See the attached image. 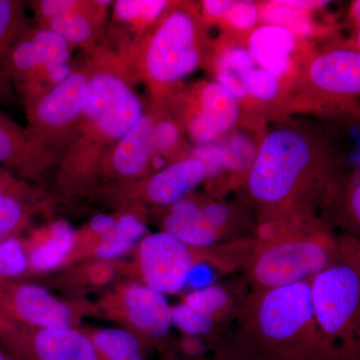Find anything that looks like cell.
Instances as JSON below:
<instances>
[{"label": "cell", "mask_w": 360, "mask_h": 360, "mask_svg": "<svg viewBox=\"0 0 360 360\" xmlns=\"http://www.w3.org/2000/svg\"><path fill=\"white\" fill-rule=\"evenodd\" d=\"M347 176L323 130L283 120L258 141L240 188L257 222L321 219L329 224Z\"/></svg>", "instance_id": "6da1fadb"}, {"label": "cell", "mask_w": 360, "mask_h": 360, "mask_svg": "<svg viewBox=\"0 0 360 360\" xmlns=\"http://www.w3.org/2000/svg\"><path fill=\"white\" fill-rule=\"evenodd\" d=\"M87 65L84 112L58 163L56 186L66 195L94 194L104 158L146 112L132 87L134 75L120 54L97 51Z\"/></svg>", "instance_id": "7a4b0ae2"}, {"label": "cell", "mask_w": 360, "mask_h": 360, "mask_svg": "<svg viewBox=\"0 0 360 360\" xmlns=\"http://www.w3.org/2000/svg\"><path fill=\"white\" fill-rule=\"evenodd\" d=\"M236 319L229 360H341L315 319L310 281L250 290Z\"/></svg>", "instance_id": "3957f363"}, {"label": "cell", "mask_w": 360, "mask_h": 360, "mask_svg": "<svg viewBox=\"0 0 360 360\" xmlns=\"http://www.w3.org/2000/svg\"><path fill=\"white\" fill-rule=\"evenodd\" d=\"M340 234L321 219L257 222L243 270L250 290L311 281L338 262Z\"/></svg>", "instance_id": "277c9868"}, {"label": "cell", "mask_w": 360, "mask_h": 360, "mask_svg": "<svg viewBox=\"0 0 360 360\" xmlns=\"http://www.w3.org/2000/svg\"><path fill=\"white\" fill-rule=\"evenodd\" d=\"M200 4L170 1L125 59L134 75L146 82L155 105H169L180 92L184 78L210 66L213 44Z\"/></svg>", "instance_id": "5b68a950"}, {"label": "cell", "mask_w": 360, "mask_h": 360, "mask_svg": "<svg viewBox=\"0 0 360 360\" xmlns=\"http://www.w3.org/2000/svg\"><path fill=\"white\" fill-rule=\"evenodd\" d=\"M360 122V51L347 39L312 52L288 92L283 108Z\"/></svg>", "instance_id": "8992f818"}, {"label": "cell", "mask_w": 360, "mask_h": 360, "mask_svg": "<svg viewBox=\"0 0 360 360\" xmlns=\"http://www.w3.org/2000/svg\"><path fill=\"white\" fill-rule=\"evenodd\" d=\"M335 264L310 281L315 319L341 360H360V243L340 234Z\"/></svg>", "instance_id": "52a82bcc"}, {"label": "cell", "mask_w": 360, "mask_h": 360, "mask_svg": "<svg viewBox=\"0 0 360 360\" xmlns=\"http://www.w3.org/2000/svg\"><path fill=\"white\" fill-rule=\"evenodd\" d=\"M250 210L245 202H229L193 193L155 213L161 231L194 248H210L252 238L257 221Z\"/></svg>", "instance_id": "ba28073f"}, {"label": "cell", "mask_w": 360, "mask_h": 360, "mask_svg": "<svg viewBox=\"0 0 360 360\" xmlns=\"http://www.w3.org/2000/svg\"><path fill=\"white\" fill-rule=\"evenodd\" d=\"M132 252L122 274L165 295L184 291L196 264L207 262L219 274L224 266L221 246L194 248L165 231L149 232Z\"/></svg>", "instance_id": "9c48e42d"}, {"label": "cell", "mask_w": 360, "mask_h": 360, "mask_svg": "<svg viewBox=\"0 0 360 360\" xmlns=\"http://www.w3.org/2000/svg\"><path fill=\"white\" fill-rule=\"evenodd\" d=\"M205 181V165L188 155L143 179L129 184H105L96 193L117 212L143 215L175 205Z\"/></svg>", "instance_id": "30bf717a"}, {"label": "cell", "mask_w": 360, "mask_h": 360, "mask_svg": "<svg viewBox=\"0 0 360 360\" xmlns=\"http://www.w3.org/2000/svg\"><path fill=\"white\" fill-rule=\"evenodd\" d=\"M89 68H77L65 82L25 103L32 141L58 160L77 127L89 87ZM60 156V155H59Z\"/></svg>", "instance_id": "8fae6325"}, {"label": "cell", "mask_w": 360, "mask_h": 360, "mask_svg": "<svg viewBox=\"0 0 360 360\" xmlns=\"http://www.w3.org/2000/svg\"><path fill=\"white\" fill-rule=\"evenodd\" d=\"M96 304L98 316L115 322L153 347H165L172 328L167 295L129 279L113 284Z\"/></svg>", "instance_id": "7c38bea8"}, {"label": "cell", "mask_w": 360, "mask_h": 360, "mask_svg": "<svg viewBox=\"0 0 360 360\" xmlns=\"http://www.w3.org/2000/svg\"><path fill=\"white\" fill-rule=\"evenodd\" d=\"M98 316L89 300H60L39 284L27 281L0 285V319L37 328H82L85 316Z\"/></svg>", "instance_id": "4fadbf2b"}, {"label": "cell", "mask_w": 360, "mask_h": 360, "mask_svg": "<svg viewBox=\"0 0 360 360\" xmlns=\"http://www.w3.org/2000/svg\"><path fill=\"white\" fill-rule=\"evenodd\" d=\"M172 106L196 146L224 139L243 115L240 103L217 82H200L188 91H180Z\"/></svg>", "instance_id": "5bb4252c"}, {"label": "cell", "mask_w": 360, "mask_h": 360, "mask_svg": "<svg viewBox=\"0 0 360 360\" xmlns=\"http://www.w3.org/2000/svg\"><path fill=\"white\" fill-rule=\"evenodd\" d=\"M0 345L11 360H97L84 326L28 328L0 319Z\"/></svg>", "instance_id": "9a60e30c"}, {"label": "cell", "mask_w": 360, "mask_h": 360, "mask_svg": "<svg viewBox=\"0 0 360 360\" xmlns=\"http://www.w3.org/2000/svg\"><path fill=\"white\" fill-rule=\"evenodd\" d=\"M246 44L257 65L283 80L288 90L314 51L305 39L274 25L257 26L246 35Z\"/></svg>", "instance_id": "2e32d148"}, {"label": "cell", "mask_w": 360, "mask_h": 360, "mask_svg": "<svg viewBox=\"0 0 360 360\" xmlns=\"http://www.w3.org/2000/svg\"><path fill=\"white\" fill-rule=\"evenodd\" d=\"M155 118L156 110L153 106L146 111L134 129L108 151L101 163L98 187L105 184H129L153 174L151 134Z\"/></svg>", "instance_id": "e0dca14e"}, {"label": "cell", "mask_w": 360, "mask_h": 360, "mask_svg": "<svg viewBox=\"0 0 360 360\" xmlns=\"http://www.w3.org/2000/svg\"><path fill=\"white\" fill-rule=\"evenodd\" d=\"M58 160L32 141L27 130L0 110V167L37 184Z\"/></svg>", "instance_id": "ac0fdd59"}, {"label": "cell", "mask_w": 360, "mask_h": 360, "mask_svg": "<svg viewBox=\"0 0 360 360\" xmlns=\"http://www.w3.org/2000/svg\"><path fill=\"white\" fill-rule=\"evenodd\" d=\"M75 238V229L65 220H56L30 231L25 238L30 276H45L65 269Z\"/></svg>", "instance_id": "d6986e66"}, {"label": "cell", "mask_w": 360, "mask_h": 360, "mask_svg": "<svg viewBox=\"0 0 360 360\" xmlns=\"http://www.w3.org/2000/svg\"><path fill=\"white\" fill-rule=\"evenodd\" d=\"M246 35L229 33L220 41L213 44L212 60L208 68L212 70L217 84L241 103L248 96L246 82L251 71L257 68L246 44Z\"/></svg>", "instance_id": "ffe728a7"}, {"label": "cell", "mask_w": 360, "mask_h": 360, "mask_svg": "<svg viewBox=\"0 0 360 360\" xmlns=\"http://www.w3.org/2000/svg\"><path fill=\"white\" fill-rule=\"evenodd\" d=\"M111 4L78 0L75 8L41 26L63 35L71 46H89L98 37Z\"/></svg>", "instance_id": "44dd1931"}, {"label": "cell", "mask_w": 360, "mask_h": 360, "mask_svg": "<svg viewBox=\"0 0 360 360\" xmlns=\"http://www.w3.org/2000/svg\"><path fill=\"white\" fill-rule=\"evenodd\" d=\"M328 4V1L319 0H274L262 2L258 4L259 21H262V25L283 26L302 39L314 37L317 33L329 34L333 27L317 25L312 18L314 11L323 8Z\"/></svg>", "instance_id": "7402d4cb"}, {"label": "cell", "mask_w": 360, "mask_h": 360, "mask_svg": "<svg viewBox=\"0 0 360 360\" xmlns=\"http://www.w3.org/2000/svg\"><path fill=\"white\" fill-rule=\"evenodd\" d=\"M155 106L156 118L151 134V170L160 172L175 161L187 158L184 124L172 106Z\"/></svg>", "instance_id": "603a6c76"}, {"label": "cell", "mask_w": 360, "mask_h": 360, "mask_svg": "<svg viewBox=\"0 0 360 360\" xmlns=\"http://www.w3.org/2000/svg\"><path fill=\"white\" fill-rule=\"evenodd\" d=\"M49 205L44 189L27 186L0 198V243L20 236L33 217Z\"/></svg>", "instance_id": "cb8c5ba5"}, {"label": "cell", "mask_w": 360, "mask_h": 360, "mask_svg": "<svg viewBox=\"0 0 360 360\" xmlns=\"http://www.w3.org/2000/svg\"><path fill=\"white\" fill-rule=\"evenodd\" d=\"M120 274V260L89 259L56 272L49 283L65 291L97 290L117 283Z\"/></svg>", "instance_id": "d4e9b609"}, {"label": "cell", "mask_w": 360, "mask_h": 360, "mask_svg": "<svg viewBox=\"0 0 360 360\" xmlns=\"http://www.w3.org/2000/svg\"><path fill=\"white\" fill-rule=\"evenodd\" d=\"M84 329L96 348L97 360H148V350L153 348L124 328Z\"/></svg>", "instance_id": "484cf974"}, {"label": "cell", "mask_w": 360, "mask_h": 360, "mask_svg": "<svg viewBox=\"0 0 360 360\" xmlns=\"http://www.w3.org/2000/svg\"><path fill=\"white\" fill-rule=\"evenodd\" d=\"M148 233L143 215L117 212L115 227L97 246L91 259L120 260L132 252Z\"/></svg>", "instance_id": "4316f807"}, {"label": "cell", "mask_w": 360, "mask_h": 360, "mask_svg": "<svg viewBox=\"0 0 360 360\" xmlns=\"http://www.w3.org/2000/svg\"><path fill=\"white\" fill-rule=\"evenodd\" d=\"M206 26L219 25L229 33L250 32L259 21V7L255 1H227L205 0L200 4Z\"/></svg>", "instance_id": "83f0119b"}, {"label": "cell", "mask_w": 360, "mask_h": 360, "mask_svg": "<svg viewBox=\"0 0 360 360\" xmlns=\"http://www.w3.org/2000/svg\"><path fill=\"white\" fill-rule=\"evenodd\" d=\"M181 302L198 312L202 319L212 323L214 328L231 317L236 319L243 304L234 302L233 296L229 290L219 284L191 291L182 296Z\"/></svg>", "instance_id": "f1b7e54d"}, {"label": "cell", "mask_w": 360, "mask_h": 360, "mask_svg": "<svg viewBox=\"0 0 360 360\" xmlns=\"http://www.w3.org/2000/svg\"><path fill=\"white\" fill-rule=\"evenodd\" d=\"M169 4L170 1L165 0H118L113 4L112 20L134 34V51L142 37L160 20Z\"/></svg>", "instance_id": "f546056e"}, {"label": "cell", "mask_w": 360, "mask_h": 360, "mask_svg": "<svg viewBox=\"0 0 360 360\" xmlns=\"http://www.w3.org/2000/svg\"><path fill=\"white\" fill-rule=\"evenodd\" d=\"M116 219L117 212L113 214L96 215L82 229L75 231V245L66 262L65 269L85 260L91 259L97 246L115 227Z\"/></svg>", "instance_id": "4dcf8cb0"}, {"label": "cell", "mask_w": 360, "mask_h": 360, "mask_svg": "<svg viewBox=\"0 0 360 360\" xmlns=\"http://www.w3.org/2000/svg\"><path fill=\"white\" fill-rule=\"evenodd\" d=\"M330 224L360 243V168L347 174L340 202L331 215Z\"/></svg>", "instance_id": "1f68e13d"}, {"label": "cell", "mask_w": 360, "mask_h": 360, "mask_svg": "<svg viewBox=\"0 0 360 360\" xmlns=\"http://www.w3.org/2000/svg\"><path fill=\"white\" fill-rule=\"evenodd\" d=\"M246 90L248 96L241 106L245 104L248 108H257L258 105L264 108L267 106L272 108L283 101V108L288 89L283 80L274 77L269 71L257 68L248 75Z\"/></svg>", "instance_id": "d6a6232c"}, {"label": "cell", "mask_w": 360, "mask_h": 360, "mask_svg": "<svg viewBox=\"0 0 360 360\" xmlns=\"http://www.w3.org/2000/svg\"><path fill=\"white\" fill-rule=\"evenodd\" d=\"M30 276L25 238L15 236L0 243V285L26 281Z\"/></svg>", "instance_id": "836d02e7"}, {"label": "cell", "mask_w": 360, "mask_h": 360, "mask_svg": "<svg viewBox=\"0 0 360 360\" xmlns=\"http://www.w3.org/2000/svg\"><path fill=\"white\" fill-rule=\"evenodd\" d=\"M27 30L37 49L41 66L70 63L72 46L63 35L42 26Z\"/></svg>", "instance_id": "e575fe53"}, {"label": "cell", "mask_w": 360, "mask_h": 360, "mask_svg": "<svg viewBox=\"0 0 360 360\" xmlns=\"http://www.w3.org/2000/svg\"><path fill=\"white\" fill-rule=\"evenodd\" d=\"M25 27V2L0 0V70L7 52Z\"/></svg>", "instance_id": "d590c367"}, {"label": "cell", "mask_w": 360, "mask_h": 360, "mask_svg": "<svg viewBox=\"0 0 360 360\" xmlns=\"http://www.w3.org/2000/svg\"><path fill=\"white\" fill-rule=\"evenodd\" d=\"M172 323L181 335L201 338L210 335L215 329L212 323L181 302L172 307Z\"/></svg>", "instance_id": "8d00e7d4"}, {"label": "cell", "mask_w": 360, "mask_h": 360, "mask_svg": "<svg viewBox=\"0 0 360 360\" xmlns=\"http://www.w3.org/2000/svg\"><path fill=\"white\" fill-rule=\"evenodd\" d=\"M78 0H40L32 2L39 26L75 8Z\"/></svg>", "instance_id": "74e56055"}, {"label": "cell", "mask_w": 360, "mask_h": 360, "mask_svg": "<svg viewBox=\"0 0 360 360\" xmlns=\"http://www.w3.org/2000/svg\"><path fill=\"white\" fill-rule=\"evenodd\" d=\"M177 348L182 354L188 357V360L205 359L203 355L207 350V343L201 336L181 335Z\"/></svg>", "instance_id": "f35d334b"}, {"label": "cell", "mask_w": 360, "mask_h": 360, "mask_svg": "<svg viewBox=\"0 0 360 360\" xmlns=\"http://www.w3.org/2000/svg\"><path fill=\"white\" fill-rule=\"evenodd\" d=\"M30 184V182L18 179L4 168L0 167V198L6 195V194L14 193V191H20V189Z\"/></svg>", "instance_id": "ab89813d"}, {"label": "cell", "mask_w": 360, "mask_h": 360, "mask_svg": "<svg viewBox=\"0 0 360 360\" xmlns=\"http://www.w3.org/2000/svg\"><path fill=\"white\" fill-rule=\"evenodd\" d=\"M347 22L354 30L360 27V0H355L350 4L349 9H348Z\"/></svg>", "instance_id": "60d3db41"}, {"label": "cell", "mask_w": 360, "mask_h": 360, "mask_svg": "<svg viewBox=\"0 0 360 360\" xmlns=\"http://www.w3.org/2000/svg\"><path fill=\"white\" fill-rule=\"evenodd\" d=\"M347 40L350 44L354 45L355 49H359L360 51V27L357 28V30H354L352 37Z\"/></svg>", "instance_id": "b9f144b4"}, {"label": "cell", "mask_w": 360, "mask_h": 360, "mask_svg": "<svg viewBox=\"0 0 360 360\" xmlns=\"http://www.w3.org/2000/svg\"><path fill=\"white\" fill-rule=\"evenodd\" d=\"M0 360H11L9 359L8 355H7L6 350L0 345Z\"/></svg>", "instance_id": "7bdbcfd3"}, {"label": "cell", "mask_w": 360, "mask_h": 360, "mask_svg": "<svg viewBox=\"0 0 360 360\" xmlns=\"http://www.w3.org/2000/svg\"><path fill=\"white\" fill-rule=\"evenodd\" d=\"M162 360H179V359H174V356H172V355H170L169 354H168V352H167V355H165V357H163ZM200 360H220L219 359H217V357H214V359H200Z\"/></svg>", "instance_id": "ee69618b"}]
</instances>
